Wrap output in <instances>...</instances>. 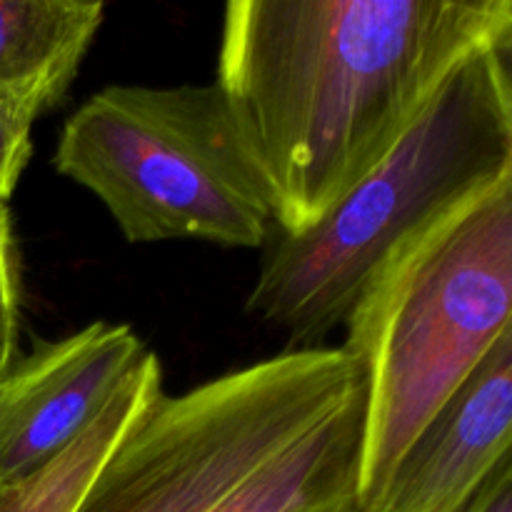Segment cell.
I'll list each match as a JSON object with an SVG mask.
<instances>
[{"label": "cell", "instance_id": "6da1fadb", "mask_svg": "<svg viewBox=\"0 0 512 512\" xmlns=\"http://www.w3.org/2000/svg\"><path fill=\"white\" fill-rule=\"evenodd\" d=\"M512 45L510 0H235L218 80L275 230L333 210L478 50Z\"/></svg>", "mask_w": 512, "mask_h": 512}, {"label": "cell", "instance_id": "7a4b0ae2", "mask_svg": "<svg viewBox=\"0 0 512 512\" xmlns=\"http://www.w3.org/2000/svg\"><path fill=\"white\" fill-rule=\"evenodd\" d=\"M363 368L343 348L285 350L160 395L73 512L358 508Z\"/></svg>", "mask_w": 512, "mask_h": 512}, {"label": "cell", "instance_id": "3957f363", "mask_svg": "<svg viewBox=\"0 0 512 512\" xmlns=\"http://www.w3.org/2000/svg\"><path fill=\"white\" fill-rule=\"evenodd\" d=\"M508 60L510 45L465 58L320 223L300 235L273 230L248 313L288 335V350L320 348L398 245L512 175Z\"/></svg>", "mask_w": 512, "mask_h": 512}, {"label": "cell", "instance_id": "277c9868", "mask_svg": "<svg viewBox=\"0 0 512 512\" xmlns=\"http://www.w3.org/2000/svg\"><path fill=\"white\" fill-rule=\"evenodd\" d=\"M512 175L430 223L380 265L340 348L363 368L358 508L512 330Z\"/></svg>", "mask_w": 512, "mask_h": 512}, {"label": "cell", "instance_id": "5b68a950", "mask_svg": "<svg viewBox=\"0 0 512 512\" xmlns=\"http://www.w3.org/2000/svg\"><path fill=\"white\" fill-rule=\"evenodd\" d=\"M53 165L105 205L128 243L260 248L275 230L215 83L105 85L65 120Z\"/></svg>", "mask_w": 512, "mask_h": 512}, {"label": "cell", "instance_id": "8992f818", "mask_svg": "<svg viewBox=\"0 0 512 512\" xmlns=\"http://www.w3.org/2000/svg\"><path fill=\"white\" fill-rule=\"evenodd\" d=\"M145 353L133 328L100 320L15 360L0 375V493L73 448Z\"/></svg>", "mask_w": 512, "mask_h": 512}, {"label": "cell", "instance_id": "52a82bcc", "mask_svg": "<svg viewBox=\"0 0 512 512\" xmlns=\"http://www.w3.org/2000/svg\"><path fill=\"white\" fill-rule=\"evenodd\" d=\"M512 330L420 430L378 498L358 512H458L510 458Z\"/></svg>", "mask_w": 512, "mask_h": 512}, {"label": "cell", "instance_id": "ba28073f", "mask_svg": "<svg viewBox=\"0 0 512 512\" xmlns=\"http://www.w3.org/2000/svg\"><path fill=\"white\" fill-rule=\"evenodd\" d=\"M98 0H0V100L60 105L103 25Z\"/></svg>", "mask_w": 512, "mask_h": 512}, {"label": "cell", "instance_id": "9c48e42d", "mask_svg": "<svg viewBox=\"0 0 512 512\" xmlns=\"http://www.w3.org/2000/svg\"><path fill=\"white\" fill-rule=\"evenodd\" d=\"M163 395V370L155 353H145L123 380L95 423L48 470L3 495L0 512H73L85 488L128 430Z\"/></svg>", "mask_w": 512, "mask_h": 512}, {"label": "cell", "instance_id": "30bf717a", "mask_svg": "<svg viewBox=\"0 0 512 512\" xmlns=\"http://www.w3.org/2000/svg\"><path fill=\"white\" fill-rule=\"evenodd\" d=\"M20 263L8 205L0 203V375L20 358Z\"/></svg>", "mask_w": 512, "mask_h": 512}, {"label": "cell", "instance_id": "8fae6325", "mask_svg": "<svg viewBox=\"0 0 512 512\" xmlns=\"http://www.w3.org/2000/svg\"><path fill=\"white\" fill-rule=\"evenodd\" d=\"M40 115L28 105L0 100V203H8L28 165L33 143L30 130Z\"/></svg>", "mask_w": 512, "mask_h": 512}, {"label": "cell", "instance_id": "7c38bea8", "mask_svg": "<svg viewBox=\"0 0 512 512\" xmlns=\"http://www.w3.org/2000/svg\"><path fill=\"white\" fill-rule=\"evenodd\" d=\"M458 512H512V460H500Z\"/></svg>", "mask_w": 512, "mask_h": 512}, {"label": "cell", "instance_id": "4fadbf2b", "mask_svg": "<svg viewBox=\"0 0 512 512\" xmlns=\"http://www.w3.org/2000/svg\"><path fill=\"white\" fill-rule=\"evenodd\" d=\"M3 495H5V493H0V503H3Z\"/></svg>", "mask_w": 512, "mask_h": 512}, {"label": "cell", "instance_id": "5bb4252c", "mask_svg": "<svg viewBox=\"0 0 512 512\" xmlns=\"http://www.w3.org/2000/svg\"><path fill=\"white\" fill-rule=\"evenodd\" d=\"M343 512H358V510H343Z\"/></svg>", "mask_w": 512, "mask_h": 512}]
</instances>
